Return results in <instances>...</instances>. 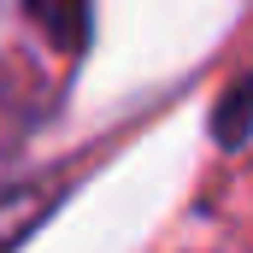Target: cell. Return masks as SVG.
Wrapping results in <instances>:
<instances>
[{
	"label": "cell",
	"instance_id": "1",
	"mask_svg": "<svg viewBox=\"0 0 253 253\" xmlns=\"http://www.w3.org/2000/svg\"><path fill=\"white\" fill-rule=\"evenodd\" d=\"M65 183H18L0 194V253H18L53 212L65 206Z\"/></svg>",
	"mask_w": 253,
	"mask_h": 253
},
{
	"label": "cell",
	"instance_id": "2",
	"mask_svg": "<svg viewBox=\"0 0 253 253\" xmlns=\"http://www.w3.org/2000/svg\"><path fill=\"white\" fill-rule=\"evenodd\" d=\"M206 129H212V141H218L224 153H236V147H248V141H253V71H248V77H236V83L218 94Z\"/></svg>",
	"mask_w": 253,
	"mask_h": 253
},
{
	"label": "cell",
	"instance_id": "3",
	"mask_svg": "<svg viewBox=\"0 0 253 253\" xmlns=\"http://www.w3.org/2000/svg\"><path fill=\"white\" fill-rule=\"evenodd\" d=\"M24 12L42 24V36L59 53H83V42H88V0H24Z\"/></svg>",
	"mask_w": 253,
	"mask_h": 253
}]
</instances>
